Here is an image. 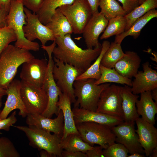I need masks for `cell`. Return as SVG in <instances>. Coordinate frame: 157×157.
Segmentation results:
<instances>
[{
	"label": "cell",
	"instance_id": "cell-45",
	"mask_svg": "<svg viewBox=\"0 0 157 157\" xmlns=\"http://www.w3.org/2000/svg\"><path fill=\"white\" fill-rule=\"evenodd\" d=\"M12 0H0V8L5 9L9 11Z\"/></svg>",
	"mask_w": 157,
	"mask_h": 157
},
{
	"label": "cell",
	"instance_id": "cell-22",
	"mask_svg": "<svg viewBox=\"0 0 157 157\" xmlns=\"http://www.w3.org/2000/svg\"><path fill=\"white\" fill-rule=\"evenodd\" d=\"M120 93L122 99L124 122H135L136 119L139 117L136 106L139 96L133 94L130 86L126 85L121 86Z\"/></svg>",
	"mask_w": 157,
	"mask_h": 157
},
{
	"label": "cell",
	"instance_id": "cell-53",
	"mask_svg": "<svg viewBox=\"0 0 157 157\" xmlns=\"http://www.w3.org/2000/svg\"><path fill=\"white\" fill-rule=\"evenodd\" d=\"M3 96L0 95V101H1V99H2V97Z\"/></svg>",
	"mask_w": 157,
	"mask_h": 157
},
{
	"label": "cell",
	"instance_id": "cell-6",
	"mask_svg": "<svg viewBox=\"0 0 157 157\" xmlns=\"http://www.w3.org/2000/svg\"><path fill=\"white\" fill-rule=\"evenodd\" d=\"M76 126L83 140L92 146L97 144L104 149L115 142V136L110 127L88 122L76 124Z\"/></svg>",
	"mask_w": 157,
	"mask_h": 157
},
{
	"label": "cell",
	"instance_id": "cell-24",
	"mask_svg": "<svg viewBox=\"0 0 157 157\" xmlns=\"http://www.w3.org/2000/svg\"><path fill=\"white\" fill-rule=\"evenodd\" d=\"M140 94V99L138 100L136 104L138 114L145 121L154 125L155 115L157 113V104L152 98L151 91L144 92Z\"/></svg>",
	"mask_w": 157,
	"mask_h": 157
},
{
	"label": "cell",
	"instance_id": "cell-26",
	"mask_svg": "<svg viewBox=\"0 0 157 157\" xmlns=\"http://www.w3.org/2000/svg\"><path fill=\"white\" fill-rule=\"evenodd\" d=\"M46 25L52 31L55 38L73 33L72 27L68 20L57 9Z\"/></svg>",
	"mask_w": 157,
	"mask_h": 157
},
{
	"label": "cell",
	"instance_id": "cell-12",
	"mask_svg": "<svg viewBox=\"0 0 157 157\" xmlns=\"http://www.w3.org/2000/svg\"><path fill=\"white\" fill-rule=\"evenodd\" d=\"M120 87L112 84L102 91L98 102L96 112L119 117L123 119Z\"/></svg>",
	"mask_w": 157,
	"mask_h": 157
},
{
	"label": "cell",
	"instance_id": "cell-4",
	"mask_svg": "<svg viewBox=\"0 0 157 157\" xmlns=\"http://www.w3.org/2000/svg\"><path fill=\"white\" fill-rule=\"evenodd\" d=\"M24 132L27 137L29 144L39 151L44 150L49 153L53 157H62L63 150L60 144L61 137L47 132L35 126H12Z\"/></svg>",
	"mask_w": 157,
	"mask_h": 157
},
{
	"label": "cell",
	"instance_id": "cell-17",
	"mask_svg": "<svg viewBox=\"0 0 157 157\" xmlns=\"http://www.w3.org/2000/svg\"><path fill=\"white\" fill-rule=\"evenodd\" d=\"M72 110L75 124L83 122H93L111 128L124 122L121 117L96 111L78 107H74Z\"/></svg>",
	"mask_w": 157,
	"mask_h": 157
},
{
	"label": "cell",
	"instance_id": "cell-18",
	"mask_svg": "<svg viewBox=\"0 0 157 157\" xmlns=\"http://www.w3.org/2000/svg\"><path fill=\"white\" fill-rule=\"evenodd\" d=\"M142 67L143 71H138L132 81L131 90L135 94L151 91L157 88V71L151 67L148 61L142 64Z\"/></svg>",
	"mask_w": 157,
	"mask_h": 157
},
{
	"label": "cell",
	"instance_id": "cell-16",
	"mask_svg": "<svg viewBox=\"0 0 157 157\" xmlns=\"http://www.w3.org/2000/svg\"><path fill=\"white\" fill-rule=\"evenodd\" d=\"M21 81L13 80L6 90L7 96L4 108L0 113V120L7 118L9 114L14 110H19V114L22 117L28 115L20 94Z\"/></svg>",
	"mask_w": 157,
	"mask_h": 157
},
{
	"label": "cell",
	"instance_id": "cell-48",
	"mask_svg": "<svg viewBox=\"0 0 157 157\" xmlns=\"http://www.w3.org/2000/svg\"><path fill=\"white\" fill-rule=\"evenodd\" d=\"M144 155L138 153H135L133 154L128 155V157H144Z\"/></svg>",
	"mask_w": 157,
	"mask_h": 157
},
{
	"label": "cell",
	"instance_id": "cell-38",
	"mask_svg": "<svg viewBox=\"0 0 157 157\" xmlns=\"http://www.w3.org/2000/svg\"><path fill=\"white\" fill-rule=\"evenodd\" d=\"M16 114V111H14L8 118L0 120V130H3L6 131H9L10 127L17 121Z\"/></svg>",
	"mask_w": 157,
	"mask_h": 157
},
{
	"label": "cell",
	"instance_id": "cell-33",
	"mask_svg": "<svg viewBox=\"0 0 157 157\" xmlns=\"http://www.w3.org/2000/svg\"><path fill=\"white\" fill-rule=\"evenodd\" d=\"M101 12L108 20L118 16H124L126 13L116 0H100Z\"/></svg>",
	"mask_w": 157,
	"mask_h": 157
},
{
	"label": "cell",
	"instance_id": "cell-14",
	"mask_svg": "<svg viewBox=\"0 0 157 157\" xmlns=\"http://www.w3.org/2000/svg\"><path fill=\"white\" fill-rule=\"evenodd\" d=\"M19 76L21 81L42 87L48 69V62L44 59L34 58L22 64Z\"/></svg>",
	"mask_w": 157,
	"mask_h": 157
},
{
	"label": "cell",
	"instance_id": "cell-51",
	"mask_svg": "<svg viewBox=\"0 0 157 157\" xmlns=\"http://www.w3.org/2000/svg\"><path fill=\"white\" fill-rule=\"evenodd\" d=\"M139 5H140L144 2L146 0H138Z\"/></svg>",
	"mask_w": 157,
	"mask_h": 157
},
{
	"label": "cell",
	"instance_id": "cell-5",
	"mask_svg": "<svg viewBox=\"0 0 157 157\" xmlns=\"http://www.w3.org/2000/svg\"><path fill=\"white\" fill-rule=\"evenodd\" d=\"M23 0H12L7 18V26L15 33L17 40L15 46L20 49L36 51L40 46L37 42L30 41L25 37L23 27L26 24Z\"/></svg>",
	"mask_w": 157,
	"mask_h": 157
},
{
	"label": "cell",
	"instance_id": "cell-7",
	"mask_svg": "<svg viewBox=\"0 0 157 157\" xmlns=\"http://www.w3.org/2000/svg\"><path fill=\"white\" fill-rule=\"evenodd\" d=\"M56 46L55 41L50 45H42V48L47 52L48 56V69L43 85L48 95V102L47 108L41 114L45 117L51 118L54 114L57 116L59 110L57 106L59 95L62 92L57 86L53 74L54 62L52 57V52Z\"/></svg>",
	"mask_w": 157,
	"mask_h": 157
},
{
	"label": "cell",
	"instance_id": "cell-34",
	"mask_svg": "<svg viewBox=\"0 0 157 157\" xmlns=\"http://www.w3.org/2000/svg\"><path fill=\"white\" fill-rule=\"evenodd\" d=\"M126 24L127 21L124 16H118L109 19L100 39H106L122 33L125 30Z\"/></svg>",
	"mask_w": 157,
	"mask_h": 157
},
{
	"label": "cell",
	"instance_id": "cell-31",
	"mask_svg": "<svg viewBox=\"0 0 157 157\" xmlns=\"http://www.w3.org/2000/svg\"><path fill=\"white\" fill-rule=\"evenodd\" d=\"M157 8V0H146L124 17L127 21L125 31L128 30L137 19L147 12Z\"/></svg>",
	"mask_w": 157,
	"mask_h": 157
},
{
	"label": "cell",
	"instance_id": "cell-44",
	"mask_svg": "<svg viewBox=\"0 0 157 157\" xmlns=\"http://www.w3.org/2000/svg\"><path fill=\"white\" fill-rule=\"evenodd\" d=\"M92 10V14L99 12L98 10L100 0H86Z\"/></svg>",
	"mask_w": 157,
	"mask_h": 157
},
{
	"label": "cell",
	"instance_id": "cell-41",
	"mask_svg": "<svg viewBox=\"0 0 157 157\" xmlns=\"http://www.w3.org/2000/svg\"><path fill=\"white\" fill-rule=\"evenodd\" d=\"M103 148L101 146H97L86 152L87 157H104Z\"/></svg>",
	"mask_w": 157,
	"mask_h": 157
},
{
	"label": "cell",
	"instance_id": "cell-47",
	"mask_svg": "<svg viewBox=\"0 0 157 157\" xmlns=\"http://www.w3.org/2000/svg\"><path fill=\"white\" fill-rule=\"evenodd\" d=\"M40 151V155L41 157H53L49 153L45 150H41Z\"/></svg>",
	"mask_w": 157,
	"mask_h": 157
},
{
	"label": "cell",
	"instance_id": "cell-49",
	"mask_svg": "<svg viewBox=\"0 0 157 157\" xmlns=\"http://www.w3.org/2000/svg\"><path fill=\"white\" fill-rule=\"evenodd\" d=\"M149 156L151 157H157V146L154 148L152 150L151 154Z\"/></svg>",
	"mask_w": 157,
	"mask_h": 157
},
{
	"label": "cell",
	"instance_id": "cell-42",
	"mask_svg": "<svg viewBox=\"0 0 157 157\" xmlns=\"http://www.w3.org/2000/svg\"><path fill=\"white\" fill-rule=\"evenodd\" d=\"M62 157H87L85 153L79 151H68L63 150Z\"/></svg>",
	"mask_w": 157,
	"mask_h": 157
},
{
	"label": "cell",
	"instance_id": "cell-21",
	"mask_svg": "<svg viewBox=\"0 0 157 157\" xmlns=\"http://www.w3.org/2000/svg\"><path fill=\"white\" fill-rule=\"evenodd\" d=\"M124 53L113 68L122 76L131 79L138 71L142 60L136 52L127 51Z\"/></svg>",
	"mask_w": 157,
	"mask_h": 157
},
{
	"label": "cell",
	"instance_id": "cell-20",
	"mask_svg": "<svg viewBox=\"0 0 157 157\" xmlns=\"http://www.w3.org/2000/svg\"><path fill=\"white\" fill-rule=\"evenodd\" d=\"M135 122L137 126L135 131L140 144L147 156H149L152 150L157 146V129L154 125L139 117Z\"/></svg>",
	"mask_w": 157,
	"mask_h": 157
},
{
	"label": "cell",
	"instance_id": "cell-36",
	"mask_svg": "<svg viewBox=\"0 0 157 157\" xmlns=\"http://www.w3.org/2000/svg\"><path fill=\"white\" fill-rule=\"evenodd\" d=\"M103 151L104 157H128L129 153L124 145L115 142Z\"/></svg>",
	"mask_w": 157,
	"mask_h": 157
},
{
	"label": "cell",
	"instance_id": "cell-9",
	"mask_svg": "<svg viewBox=\"0 0 157 157\" xmlns=\"http://www.w3.org/2000/svg\"><path fill=\"white\" fill-rule=\"evenodd\" d=\"M53 74L56 84L61 92L67 95L72 103L76 101L73 84L76 78L82 73L74 66L65 63L54 57Z\"/></svg>",
	"mask_w": 157,
	"mask_h": 157
},
{
	"label": "cell",
	"instance_id": "cell-43",
	"mask_svg": "<svg viewBox=\"0 0 157 157\" xmlns=\"http://www.w3.org/2000/svg\"><path fill=\"white\" fill-rule=\"evenodd\" d=\"M9 12L0 8V29L7 26V18Z\"/></svg>",
	"mask_w": 157,
	"mask_h": 157
},
{
	"label": "cell",
	"instance_id": "cell-30",
	"mask_svg": "<svg viewBox=\"0 0 157 157\" xmlns=\"http://www.w3.org/2000/svg\"><path fill=\"white\" fill-rule=\"evenodd\" d=\"M110 42L108 40L103 42L101 44V51L95 62L85 71L82 73L76 79V80L93 78L97 80L101 76L100 65L102 58L105 52L109 47Z\"/></svg>",
	"mask_w": 157,
	"mask_h": 157
},
{
	"label": "cell",
	"instance_id": "cell-1",
	"mask_svg": "<svg viewBox=\"0 0 157 157\" xmlns=\"http://www.w3.org/2000/svg\"><path fill=\"white\" fill-rule=\"evenodd\" d=\"M55 41L57 46L53 50L54 57L74 66L82 72L90 67L92 62L99 55L101 49V46L93 49H83L76 44L71 34L56 37Z\"/></svg>",
	"mask_w": 157,
	"mask_h": 157
},
{
	"label": "cell",
	"instance_id": "cell-13",
	"mask_svg": "<svg viewBox=\"0 0 157 157\" xmlns=\"http://www.w3.org/2000/svg\"><path fill=\"white\" fill-rule=\"evenodd\" d=\"M135 122L123 123L111 128L115 136V142L124 145L131 154H145L135 128Z\"/></svg>",
	"mask_w": 157,
	"mask_h": 157
},
{
	"label": "cell",
	"instance_id": "cell-46",
	"mask_svg": "<svg viewBox=\"0 0 157 157\" xmlns=\"http://www.w3.org/2000/svg\"><path fill=\"white\" fill-rule=\"evenodd\" d=\"M151 94L152 99L157 104V88H154L151 91Z\"/></svg>",
	"mask_w": 157,
	"mask_h": 157
},
{
	"label": "cell",
	"instance_id": "cell-50",
	"mask_svg": "<svg viewBox=\"0 0 157 157\" xmlns=\"http://www.w3.org/2000/svg\"><path fill=\"white\" fill-rule=\"evenodd\" d=\"M6 95V90L0 88V95L3 96Z\"/></svg>",
	"mask_w": 157,
	"mask_h": 157
},
{
	"label": "cell",
	"instance_id": "cell-2",
	"mask_svg": "<svg viewBox=\"0 0 157 157\" xmlns=\"http://www.w3.org/2000/svg\"><path fill=\"white\" fill-rule=\"evenodd\" d=\"M34 58L29 51L8 45L0 56V88L6 90L19 67Z\"/></svg>",
	"mask_w": 157,
	"mask_h": 157
},
{
	"label": "cell",
	"instance_id": "cell-52",
	"mask_svg": "<svg viewBox=\"0 0 157 157\" xmlns=\"http://www.w3.org/2000/svg\"><path fill=\"white\" fill-rule=\"evenodd\" d=\"M2 102H1V101H0V108H1V107L2 106ZM1 111H0V113H1Z\"/></svg>",
	"mask_w": 157,
	"mask_h": 157
},
{
	"label": "cell",
	"instance_id": "cell-8",
	"mask_svg": "<svg viewBox=\"0 0 157 157\" xmlns=\"http://www.w3.org/2000/svg\"><path fill=\"white\" fill-rule=\"evenodd\" d=\"M57 9L66 17L74 34L82 33L92 15L86 0H75L72 4L63 5Z\"/></svg>",
	"mask_w": 157,
	"mask_h": 157
},
{
	"label": "cell",
	"instance_id": "cell-28",
	"mask_svg": "<svg viewBox=\"0 0 157 157\" xmlns=\"http://www.w3.org/2000/svg\"><path fill=\"white\" fill-rule=\"evenodd\" d=\"M60 148L68 151H79L85 153L92 149V146L83 140L80 135L72 133L65 138L61 139L60 144Z\"/></svg>",
	"mask_w": 157,
	"mask_h": 157
},
{
	"label": "cell",
	"instance_id": "cell-39",
	"mask_svg": "<svg viewBox=\"0 0 157 157\" xmlns=\"http://www.w3.org/2000/svg\"><path fill=\"white\" fill-rule=\"evenodd\" d=\"M44 0H23L24 6L33 13H36L39 10Z\"/></svg>",
	"mask_w": 157,
	"mask_h": 157
},
{
	"label": "cell",
	"instance_id": "cell-29",
	"mask_svg": "<svg viewBox=\"0 0 157 157\" xmlns=\"http://www.w3.org/2000/svg\"><path fill=\"white\" fill-rule=\"evenodd\" d=\"M100 68L101 76L99 79L96 80L95 84L114 83L131 86V79L122 76L114 68H107L101 64Z\"/></svg>",
	"mask_w": 157,
	"mask_h": 157
},
{
	"label": "cell",
	"instance_id": "cell-32",
	"mask_svg": "<svg viewBox=\"0 0 157 157\" xmlns=\"http://www.w3.org/2000/svg\"><path fill=\"white\" fill-rule=\"evenodd\" d=\"M121 44L112 42L104 54L101 64L105 67L113 68L115 63L124 55Z\"/></svg>",
	"mask_w": 157,
	"mask_h": 157
},
{
	"label": "cell",
	"instance_id": "cell-37",
	"mask_svg": "<svg viewBox=\"0 0 157 157\" xmlns=\"http://www.w3.org/2000/svg\"><path fill=\"white\" fill-rule=\"evenodd\" d=\"M16 40V35L12 29L8 26L0 29V56L10 43Z\"/></svg>",
	"mask_w": 157,
	"mask_h": 157
},
{
	"label": "cell",
	"instance_id": "cell-23",
	"mask_svg": "<svg viewBox=\"0 0 157 157\" xmlns=\"http://www.w3.org/2000/svg\"><path fill=\"white\" fill-rule=\"evenodd\" d=\"M72 102L68 96L61 92L57 103L59 110H61L64 119V129L61 139L72 133L79 134L76 129L71 108Z\"/></svg>",
	"mask_w": 157,
	"mask_h": 157
},
{
	"label": "cell",
	"instance_id": "cell-11",
	"mask_svg": "<svg viewBox=\"0 0 157 157\" xmlns=\"http://www.w3.org/2000/svg\"><path fill=\"white\" fill-rule=\"evenodd\" d=\"M24 11L26 23L23 26V30L26 39L30 41L38 39L42 46L45 45L49 41L55 40V37L52 31L40 22L36 13H32L26 7H24Z\"/></svg>",
	"mask_w": 157,
	"mask_h": 157
},
{
	"label": "cell",
	"instance_id": "cell-19",
	"mask_svg": "<svg viewBox=\"0 0 157 157\" xmlns=\"http://www.w3.org/2000/svg\"><path fill=\"white\" fill-rule=\"evenodd\" d=\"M56 118L51 119L40 114H28L26 122L28 126H32L47 132H52L61 137L64 129V119L61 110Z\"/></svg>",
	"mask_w": 157,
	"mask_h": 157
},
{
	"label": "cell",
	"instance_id": "cell-15",
	"mask_svg": "<svg viewBox=\"0 0 157 157\" xmlns=\"http://www.w3.org/2000/svg\"><path fill=\"white\" fill-rule=\"evenodd\" d=\"M108 22L100 12L92 14L82 33L87 48L93 49L101 46L99 42V38L105 30Z\"/></svg>",
	"mask_w": 157,
	"mask_h": 157
},
{
	"label": "cell",
	"instance_id": "cell-27",
	"mask_svg": "<svg viewBox=\"0 0 157 157\" xmlns=\"http://www.w3.org/2000/svg\"><path fill=\"white\" fill-rule=\"evenodd\" d=\"M75 0H44L39 10L36 13L40 22L46 25L58 8L71 4Z\"/></svg>",
	"mask_w": 157,
	"mask_h": 157
},
{
	"label": "cell",
	"instance_id": "cell-40",
	"mask_svg": "<svg viewBox=\"0 0 157 157\" xmlns=\"http://www.w3.org/2000/svg\"><path fill=\"white\" fill-rule=\"evenodd\" d=\"M117 0L122 3V7L126 15L130 13L139 5L138 0Z\"/></svg>",
	"mask_w": 157,
	"mask_h": 157
},
{
	"label": "cell",
	"instance_id": "cell-3",
	"mask_svg": "<svg viewBox=\"0 0 157 157\" xmlns=\"http://www.w3.org/2000/svg\"><path fill=\"white\" fill-rule=\"evenodd\" d=\"M93 78L75 80L73 84L74 94L76 97L74 107L96 111L97 105L102 91L110 85L109 83L95 84Z\"/></svg>",
	"mask_w": 157,
	"mask_h": 157
},
{
	"label": "cell",
	"instance_id": "cell-25",
	"mask_svg": "<svg viewBox=\"0 0 157 157\" xmlns=\"http://www.w3.org/2000/svg\"><path fill=\"white\" fill-rule=\"evenodd\" d=\"M157 17V10L154 9L150 10L134 21L128 30L116 35L114 42L121 44L125 38L129 36L133 37L134 39H137L145 25L151 19Z\"/></svg>",
	"mask_w": 157,
	"mask_h": 157
},
{
	"label": "cell",
	"instance_id": "cell-35",
	"mask_svg": "<svg viewBox=\"0 0 157 157\" xmlns=\"http://www.w3.org/2000/svg\"><path fill=\"white\" fill-rule=\"evenodd\" d=\"M20 155L8 138H0V157H19Z\"/></svg>",
	"mask_w": 157,
	"mask_h": 157
},
{
	"label": "cell",
	"instance_id": "cell-10",
	"mask_svg": "<svg viewBox=\"0 0 157 157\" xmlns=\"http://www.w3.org/2000/svg\"><path fill=\"white\" fill-rule=\"evenodd\" d=\"M20 94L28 114L41 115L48 102L47 93L43 86L40 87L21 81Z\"/></svg>",
	"mask_w": 157,
	"mask_h": 157
}]
</instances>
